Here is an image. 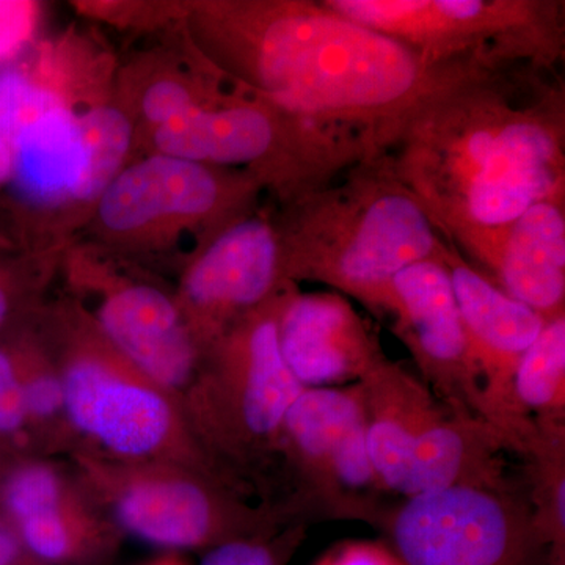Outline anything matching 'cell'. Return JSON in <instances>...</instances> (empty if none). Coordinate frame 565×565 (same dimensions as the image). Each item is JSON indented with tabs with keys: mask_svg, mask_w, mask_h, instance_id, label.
Segmentation results:
<instances>
[{
	"mask_svg": "<svg viewBox=\"0 0 565 565\" xmlns=\"http://www.w3.org/2000/svg\"><path fill=\"white\" fill-rule=\"evenodd\" d=\"M278 457L291 476V497L316 519L381 525L388 494L367 448L362 386L303 388L282 419Z\"/></svg>",
	"mask_w": 565,
	"mask_h": 565,
	"instance_id": "cell-10",
	"label": "cell"
},
{
	"mask_svg": "<svg viewBox=\"0 0 565 565\" xmlns=\"http://www.w3.org/2000/svg\"><path fill=\"white\" fill-rule=\"evenodd\" d=\"M33 555L50 565H103L117 555L125 534L88 503L11 523Z\"/></svg>",
	"mask_w": 565,
	"mask_h": 565,
	"instance_id": "cell-20",
	"label": "cell"
},
{
	"mask_svg": "<svg viewBox=\"0 0 565 565\" xmlns=\"http://www.w3.org/2000/svg\"><path fill=\"white\" fill-rule=\"evenodd\" d=\"M35 24V7L29 2H0V62L13 57L29 40Z\"/></svg>",
	"mask_w": 565,
	"mask_h": 565,
	"instance_id": "cell-29",
	"label": "cell"
},
{
	"mask_svg": "<svg viewBox=\"0 0 565 565\" xmlns=\"http://www.w3.org/2000/svg\"><path fill=\"white\" fill-rule=\"evenodd\" d=\"M71 470L96 508L125 535L166 552H206L315 519L296 497L252 504L210 476L159 460H125L79 448Z\"/></svg>",
	"mask_w": 565,
	"mask_h": 565,
	"instance_id": "cell-6",
	"label": "cell"
},
{
	"mask_svg": "<svg viewBox=\"0 0 565 565\" xmlns=\"http://www.w3.org/2000/svg\"><path fill=\"white\" fill-rule=\"evenodd\" d=\"M44 341L58 374L82 448L125 460L192 468L252 497L196 441L181 396L156 382L99 332L90 315L68 311Z\"/></svg>",
	"mask_w": 565,
	"mask_h": 565,
	"instance_id": "cell-4",
	"label": "cell"
},
{
	"mask_svg": "<svg viewBox=\"0 0 565 565\" xmlns=\"http://www.w3.org/2000/svg\"><path fill=\"white\" fill-rule=\"evenodd\" d=\"M277 338L286 366L303 388L356 384L385 353L348 297L300 292L296 282L282 292Z\"/></svg>",
	"mask_w": 565,
	"mask_h": 565,
	"instance_id": "cell-14",
	"label": "cell"
},
{
	"mask_svg": "<svg viewBox=\"0 0 565 565\" xmlns=\"http://www.w3.org/2000/svg\"><path fill=\"white\" fill-rule=\"evenodd\" d=\"M377 154L486 275L523 212L565 200L564 82L531 65L476 71L424 98Z\"/></svg>",
	"mask_w": 565,
	"mask_h": 565,
	"instance_id": "cell-1",
	"label": "cell"
},
{
	"mask_svg": "<svg viewBox=\"0 0 565 565\" xmlns=\"http://www.w3.org/2000/svg\"><path fill=\"white\" fill-rule=\"evenodd\" d=\"M367 448L386 492L404 498L449 487H511L505 446L489 424L441 403L386 353L359 381Z\"/></svg>",
	"mask_w": 565,
	"mask_h": 565,
	"instance_id": "cell-7",
	"label": "cell"
},
{
	"mask_svg": "<svg viewBox=\"0 0 565 565\" xmlns=\"http://www.w3.org/2000/svg\"><path fill=\"white\" fill-rule=\"evenodd\" d=\"M13 148L6 137L0 136V184L10 181L11 173H13Z\"/></svg>",
	"mask_w": 565,
	"mask_h": 565,
	"instance_id": "cell-32",
	"label": "cell"
},
{
	"mask_svg": "<svg viewBox=\"0 0 565 565\" xmlns=\"http://www.w3.org/2000/svg\"><path fill=\"white\" fill-rule=\"evenodd\" d=\"M122 355L178 396L191 384L200 349L177 300L139 282L110 286L92 316Z\"/></svg>",
	"mask_w": 565,
	"mask_h": 565,
	"instance_id": "cell-16",
	"label": "cell"
},
{
	"mask_svg": "<svg viewBox=\"0 0 565 565\" xmlns=\"http://www.w3.org/2000/svg\"><path fill=\"white\" fill-rule=\"evenodd\" d=\"M58 99L20 70L0 71V136L10 141L25 122L50 109Z\"/></svg>",
	"mask_w": 565,
	"mask_h": 565,
	"instance_id": "cell-26",
	"label": "cell"
},
{
	"mask_svg": "<svg viewBox=\"0 0 565 565\" xmlns=\"http://www.w3.org/2000/svg\"><path fill=\"white\" fill-rule=\"evenodd\" d=\"M0 445L9 457L33 456L20 373L9 341L0 343Z\"/></svg>",
	"mask_w": 565,
	"mask_h": 565,
	"instance_id": "cell-25",
	"label": "cell"
},
{
	"mask_svg": "<svg viewBox=\"0 0 565 565\" xmlns=\"http://www.w3.org/2000/svg\"><path fill=\"white\" fill-rule=\"evenodd\" d=\"M282 292L212 341L181 394L196 441L252 493L259 492L269 471L280 465L282 419L303 392L278 348Z\"/></svg>",
	"mask_w": 565,
	"mask_h": 565,
	"instance_id": "cell-5",
	"label": "cell"
},
{
	"mask_svg": "<svg viewBox=\"0 0 565 565\" xmlns=\"http://www.w3.org/2000/svg\"><path fill=\"white\" fill-rule=\"evenodd\" d=\"M252 182L158 152L115 177L98 199L99 221L110 232L134 233L162 218L223 215L250 195Z\"/></svg>",
	"mask_w": 565,
	"mask_h": 565,
	"instance_id": "cell-15",
	"label": "cell"
},
{
	"mask_svg": "<svg viewBox=\"0 0 565 565\" xmlns=\"http://www.w3.org/2000/svg\"><path fill=\"white\" fill-rule=\"evenodd\" d=\"M289 281H318L390 316L396 275L444 255L448 243L381 154L299 202L280 226Z\"/></svg>",
	"mask_w": 565,
	"mask_h": 565,
	"instance_id": "cell-3",
	"label": "cell"
},
{
	"mask_svg": "<svg viewBox=\"0 0 565 565\" xmlns=\"http://www.w3.org/2000/svg\"><path fill=\"white\" fill-rule=\"evenodd\" d=\"M7 457H9V456L6 455V451H3L2 445H0V465L3 463V460H6Z\"/></svg>",
	"mask_w": 565,
	"mask_h": 565,
	"instance_id": "cell-34",
	"label": "cell"
},
{
	"mask_svg": "<svg viewBox=\"0 0 565 565\" xmlns=\"http://www.w3.org/2000/svg\"><path fill=\"white\" fill-rule=\"evenodd\" d=\"M88 503L73 470L51 457L11 456L0 465V515L10 523Z\"/></svg>",
	"mask_w": 565,
	"mask_h": 565,
	"instance_id": "cell-21",
	"label": "cell"
},
{
	"mask_svg": "<svg viewBox=\"0 0 565 565\" xmlns=\"http://www.w3.org/2000/svg\"><path fill=\"white\" fill-rule=\"evenodd\" d=\"M139 565H191L181 553L163 552L162 555L145 561Z\"/></svg>",
	"mask_w": 565,
	"mask_h": 565,
	"instance_id": "cell-33",
	"label": "cell"
},
{
	"mask_svg": "<svg viewBox=\"0 0 565 565\" xmlns=\"http://www.w3.org/2000/svg\"><path fill=\"white\" fill-rule=\"evenodd\" d=\"M444 259L481 374L484 422L514 455L525 457L537 437V426L520 412L514 381L520 360L541 334L546 319L501 291L451 244Z\"/></svg>",
	"mask_w": 565,
	"mask_h": 565,
	"instance_id": "cell-11",
	"label": "cell"
},
{
	"mask_svg": "<svg viewBox=\"0 0 565 565\" xmlns=\"http://www.w3.org/2000/svg\"><path fill=\"white\" fill-rule=\"evenodd\" d=\"M281 230L259 215L233 218L184 275L177 300L200 353L237 319L285 291Z\"/></svg>",
	"mask_w": 565,
	"mask_h": 565,
	"instance_id": "cell-12",
	"label": "cell"
},
{
	"mask_svg": "<svg viewBox=\"0 0 565 565\" xmlns=\"http://www.w3.org/2000/svg\"><path fill=\"white\" fill-rule=\"evenodd\" d=\"M379 527L405 565H552L525 476L501 489L457 486L404 498Z\"/></svg>",
	"mask_w": 565,
	"mask_h": 565,
	"instance_id": "cell-9",
	"label": "cell"
},
{
	"mask_svg": "<svg viewBox=\"0 0 565 565\" xmlns=\"http://www.w3.org/2000/svg\"><path fill=\"white\" fill-rule=\"evenodd\" d=\"M434 66L557 70L564 2L557 0H323Z\"/></svg>",
	"mask_w": 565,
	"mask_h": 565,
	"instance_id": "cell-8",
	"label": "cell"
},
{
	"mask_svg": "<svg viewBox=\"0 0 565 565\" xmlns=\"http://www.w3.org/2000/svg\"><path fill=\"white\" fill-rule=\"evenodd\" d=\"M195 104L191 90L177 81H159L150 85L141 98V111L156 128L180 117Z\"/></svg>",
	"mask_w": 565,
	"mask_h": 565,
	"instance_id": "cell-27",
	"label": "cell"
},
{
	"mask_svg": "<svg viewBox=\"0 0 565 565\" xmlns=\"http://www.w3.org/2000/svg\"><path fill=\"white\" fill-rule=\"evenodd\" d=\"M13 308V291H11L10 282L7 278L0 277V329L10 321Z\"/></svg>",
	"mask_w": 565,
	"mask_h": 565,
	"instance_id": "cell-31",
	"label": "cell"
},
{
	"mask_svg": "<svg viewBox=\"0 0 565 565\" xmlns=\"http://www.w3.org/2000/svg\"><path fill=\"white\" fill-rule=\"evenodd\" d=\"M9 343L20 373L32 455L51 459L70 456L82 448V441L70 422L61 374L46 344L31 333Z\"/></svg>",
	"mask_w": 565,
	"mask_h": 565,
	"instance_id": "cell-19",
	"label": "cell"
},
{
	"mask_svg": "<svg viewBox=\"0 0 565 565\" xmlns=\"http://www.w3.org/2000/svg\"><path fill=\"white\" fill-rule=\"evenodd\" d=\"M307 535V525L296 523L274 534L236 539L203 552L200 565H288Z\"/></svg>",
	"mask_w": 565,
	"mask_h": 565,
	"instance_id": "cell-24",
	"label": "cell"
},
{
	"mask_svg": "<svg viewBox=\"0 0 565 565\" xmlns=\"http://www.w3.org/2000/svg\"><path fill=\"white\" fill-rule=\"evenodd\" d=\"M514 393L520 412L535 424L565 423V315L546 319L520 360Z\"/></svg>",
	"mask_w": 565,
	"mask_h": 565,
	"instance_id": "cell-22",
	"label": "cell"
},
{
	"mask_svg": "<svg viewBox=\"0 0 565 565\" xmlns=\"http://www.w3.org/2000/svg\"><path fill=\"white\" fill-rule=\"evenodd\" d=\"M218 20L222 43L259 102L359 134L375 154L424 98L481 71L429 65L323 0L233 3Z\"/></svg>",
	"mask_w": 565,
	"mask_h": 565,
	"instance_id": "cell-2",
	"label": "cell"
},
{
	"mask_svg": "<svg viewBox=\"0 0 565 565\" xmlns=\"http://www.w3.org/2000/svg\"><path fill=\"white\" fill-rule=\"evenodd\" d=\"M0 565H50L33 555L18 531L0 515Z\"/></svg>",
	"mask_w": 565,
	"mask_h": 565,
	"instance_id": "cell-30",
	"label": "cell"
},
{
	"mask_svg": "<svg viewBox=\"0 0 565 565\" xmlns=\"http://www.w3.org/2000/svg\"><path fill=\"white\" fill-rule=\"evenodd\" d=\"M444 255L396 275L390 308L393 330L435 396L452 411L484 422L481 374Z\"/></svg>",
	"mask_w": 565,
	"mask_h": 565,
	"instance_id": "cell-13",
	"label": "cell"
},
{
	"mask_svg": "<svg viewBox=\"0 0 565 565\" xmlns=\"http://www.w3.org/2000/svg\"><path fill=\"white\" fill-rule=\"evenodd\" d=\"M14 191L41 206L77 202L84 170L79 115L58 99L10 139Z\"/></svg>",
	"mask_w": 565,
	"mask_h": 565,
	"instance_id": "cell-18",
	"label": "cell"
},
{
	"mask_svg": "<svg viewBox=\"0 0 565 565\" xmlns=\"http://www.w3.org/2000/svg\"><path fill=\"white\" fill-rule=\"evenodd\" d=\"M84 170L77 202L98 200L121 172V163L131 147L132 126L115 107H95L79 115Z\"/></svg>",
	"mask_w": 565,
	"mask_h": 565,
	"instance_id": "cell-23",
	"label": "cell"
},
{
	"mask_svg": "<svg viewBox=\"0 0 565 565\" xmlns=\"http://www.w3.org/2000/svg\"><path fill=\"white\" fill-rule=\"evenodd\" d=\"M313 565H405L382 541H344L330 546Z\"/></svg>",
	"mask_w": 565,
	"mask_h": 565,
	"instance_id": "cell-28",
	"label": "cell"
},
{
	"mask_svg": "<svg viewBox=\"0 0 565 565\" xmlns=\"http://www.w3.org/2000/svg\"><path fill=\"white\" fill-rule=\"evenodd\" d=\"M484 277L545 319L565 315V200L523 212L504 233Z\"/></svg>",
	"mask_w": 565,
	"mask_h": 565,
	"instance_id": "cell-17",
	"label": "cell"
}]
</instances>
